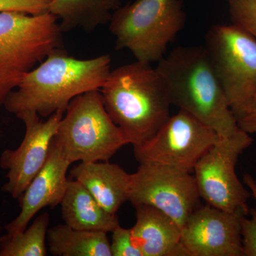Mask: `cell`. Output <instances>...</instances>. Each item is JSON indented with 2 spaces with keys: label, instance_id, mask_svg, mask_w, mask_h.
I'll return each instance as SVG.
<instances>
[{
  "label": "cell",
  "instance_id": "cell-1",
  "mask_svg": "<svg viewBox=\"0 0 256 256\" xmlns=\"http://www.w3.org/2000/svg\"><path fill=\"white\" fill-rule=\"evenodd\" d=\"M110 64L108 54L78 60L63 47L55 48L25 75L3 106L16 116L34 112L48 118L57 111L65 112L74 98L100 90L110 74Z\"/></svg>",
  "mask_w": 256,
  "mask_h": 256
},
{
  "label": "cell",
  "instance_id": "cell-2",
  "mask_svg": "<svg viewBox=\"0 0 256 256\" xmlns=\"http://www.w3.org/2000/svg\"><path fill=\"white\" fill-rule=\"evenodd\" d=\"M100 92L110 118L133 146L151 139L170 118L168 89L151 64L136 60L110 70Z\"/></svg>",
  "mask_w": 256,
  "mask_h": 256
},
{
  "label": "cell",
  "instance_id": "cell-3",
  "mask_svg": "<svg viewBox=\"0 0 256 256\" xmlns=\"http://www.w3.org/2000/svg\"><path fill=\"white\" fill-rule=\"evenodd\" d=\"M172 105L212 128L220 138L240 128L205 47L178 46L158 62Z\"/></svg>",
  "mask_w": 256,
  "mask_h": 256
},
{
  "label": "cell",
  "instance_id": "cell-4",
  "mask_svg": "<svg viewBox=\"0 0 256 256\" xmlns=\"http://www.w3.org/2000/svg\"><path fill=\"white\" fill-rule=\"evenodd\" d=\"M58 20L50 12H0V106L36 64L62 47Z\"/></svg>",
  "mask_w": 256,
  "mask_h": 256
},
{
  "label": "cell",
  "instance_id": "cell-5",
  "mask_svg": "<svg viewBox=\"0 0 256 256\" xmlns=\"http://www.w3.org/2000/svg\"><path fill=\"white\" fill-rule=\"evenodd\" d=\"M185 22L182 0H136L114 12L109 28L116 50L126 48L136 60L151 64L164 58Z\"/></svg>",
  "mask_w": 256,
  "mask_h": 256
},
{
  "label": "cell",
  "instance_id": "cell-6",
  "mask_svg": "<svg viewBox=\"0 0 256 256\" xmlns=\"http://www.w3.org/2000/svg\"><path fill=\"white\" fill-rule=\"evenodd\" d=\"M53 141L72 164L109 161L128 144L106 111L100 90L84 92L70 101Z\"/></svg>",
  "mask_w": 256,
  "mask_h": 256
},
{
  "label": "cell",
  "instance_id": "cell-7",
  "mask_svg": "<svg viewBox=\"0 0 256 256\" xmlns=\"http://www.w3.org/2000/svg\"><path fill=\"white\" fill-rule=\"evenodd\" d=\"M205 40L207 54L238 121L256 94V40L232 24L214 25Z\"/></svg>",
  "mask_w": 256,
  "mask_h": 256
},
{
  "label": "cell",
  "instance_id": "cell-8",
  "mask_svg": "<svg viewBox=\"0 0 256 256\" xmlns=\"http://www.w3.org/2000/svg\"><path fill=\"white\" fill-rule=\"evenodd\" d=\"M252 141L250 134L240 129L230 137L220 138L197 162L194 176L207 204L228 212L250 210L248 201L252 194L239 180L236 166Z\"/></svg>",
  "mask_w": 256,
  "mask_h": 256
},
{
  "label": "cell",
  "instance_id": "cell-9",
  "mask_svg": "<svg viewBox=\"0 0 256 256\" xmlns=\"http://www.w3.org/2000/svg\"><path fill=\"white\" fill-rule=\"evenodd\" d=\"M220 138L212 128L180 110L151 139L133 146L134 156L140 164L165 165L192 172Z\"/></svg>",
  "mask_w": 256,
  "mask_h": 256
},
{
  "label": "cell",
  "instance_id": "cell-10",
  "mask_svg": "<svg viewBox=\"0 0 256 256\" xmlns=\"http://www.w3.org/2000/svg\"><path fill=\"white\" fill-rule=\"evenodd\" d=\"M129 202L134 206L154 207L182 228L192 212L201 205L194 176L172 166L141 163L131 174Z\"/></svg>",
  "mask_w": 256,
  "mask_h": 256
},
{
  "label": "cell",
  "instance_id": "cell-11",
  "mask_svg": "<svg viewBox=\"0 0 256 256\" xmlns=\"http://www.w3.org/2000/svg\"><path fill=\"white\" fill-rule=\"evenodd\" d=\"M65 112L57 111L46 121L38 114L24 112L16 116L25 124L22 142L15 150H5L0 156V166L8 170V182L2 191L20 198L46 163L52 140Z\"/></svg>",
  "mask_w": 256,
  "mask_h": 256
},
{
  "label": "cell",
  "instance_id": "cell-12",
  "mask_svg": "<svg viewBox=\"0 0 256 256\" xmlns=\"http://www.w3.org/2000/svg\"><path fill=\"white\" fill-rule=\"evenodd\" d=\"M249 212L200 205L181 228L184 246L190 256H244L240 220Z\"/></svg>",
  "mask_w": 256,
  "mask_h": 256
},
{
  "label": "cell",
  "instance_id": "cell-13",
  "mask_svg": "<svg viewBox=\"0 0 256 256\" xmlns=\"http://www.w3.org/2000/svg\"><path fill=\"white\" fill-rule=\"evenodd\" d=\"M70 164L52 140L46 163L20 198V214L5 226L8 235L24 232L42 208L47 206L53 208L60 205L68 188L67 172Z\"/></svg>",
  "mask_w": 256,
  "mask_h": 256
},
{
  "label": "cell",
  "instance_id": "cell-14",
  "mask_svg": "<svg viewBox=\"0 0 256 256\" xmlns=\"http://www.w3.org/2000/svg\"><path fill=\"white\" fill-rule=\"evenodd\" d=\"M133 242L142 256H190L182 242L180 226L169 216L148 205L134 206Z\"/></svg>",
  "mask_w": 256,
  "mask_h": 256
},
{
  "label": "cell",
  "instance_id": "cell-15",
  "mask_svg": "<svg viewBox=\"0 0 256 256\" xmlns=\"http://www.w3.org/2000/svg\"><path fill=\"white\" fill-rule=\"evenodd\" d=\"M70 173L109 213H117L129 201L131 174L119 165L108 161L79 162Z\"/></svg>",
  "mask_w": 256,
  "mask_h": 256
},
{
  "label": "cell",
  "instance_id": "cell-16",
  "mask_svg": "<svg viewBox=\"0 0 256 256\" xmlns=\"http://www.w3.org/2000/svg\"><path fill=\"white\" fill-rule=\"evenodd\" d=\"M60 205L64 223L74 229L108 234L120 226L116 214L104 210L77 180H69Z\"/></svg>",
  "mask_w": 256,
  "mask_h": 256
},
{
  "label": "cell",
  "instance_id": "cell-17",
  "mask_svg": "<svg viewBox=\"0 0 256 256\" xmlns=\"http://www.w3.org/2000/svg\"><path fill=\"white\" fill-rule=\"evenodd\" d=\"M122 0H52L50 12L60 20L62 32L82 28L92 32L110 22Z\"/></svg>",
  "mask_w": 256,
  "mask_h": 256
},
{
  "label": "cell",
  "instance_id": "cell-18",
  "mask_svg": "<svg viewBox=\"0 0 256 256\" xmlns=\"http://www.w3.org/2000/svg\"><path fill=\"white\" fill-rule=\"evenodd\" d=\"M48 249L54 256H112L105 232L77 230L58 224L47 232Z\"/></svg>",
  "mask_w": 256,
  "mask_h": 256
},
{
  "label": "cell",
  "instance_id": "cell-19",
  "mask_svg": "<svg viewBox=\"0 0 256 256\" xmlns=\"http://www.w3.org/2000/svg\"><path fill=\"white\" fill-rule=\"evenodd\" d=\"M50 214H42L24 232L0 236V256H46Z\"/></svg>",
  "mask_w": 256,
  "mask_h": 256
},
{
  "label": "cell",
  "instance_id": "cell-20",
  "mask_svg": "<svg viewBox=\"0 0 256 256\" xmlns=\"http://www.w3.org/2000/svg\"><path fill=\"white\" fill-rule=\"evenodd\" d=\"M234 24L248 32L256 40V0H227Z\"/></svg>",
  "mask_w": 256,
  "mask_h": 256
},
{
  "label": "cell",
  "instance_id": "cell-21",
  "mask_svg": "<svg viewBox=\"0 0 256 256\" xmlns=\"http://www.w3.org/2000/svg\"><path fill=\"white\" fill-rule=\"evenodd\" d=\"M110 250L112 256H142L133 242L131 229L118 226L112 232Z\"/></svg>",
  "mask_w": 256,
  "mask_h": 256
},
{
  "label": "cell",
  "instance_id": "cell-22",
  "mask_svg": "<svg viewBox=\"0 0 256 256\" xmlns=\"http://www.w3.org/2000/svg\"><path fill=\"white\" fill-rule=\"evenodd\" d=\"M52 0H0V12H18L30 14L50 12Z\"/></svg>",
  "mask_w": 256,
  "mask_h": 256
},
{
  "label": "cell",
  "instance_id": "cell-23",
  "mask_svg": "<svg viewBox=\"0 0 256 256\" xmlns=\"http://www.w3.org/2000/svg\"><path fill=\"white\" fill-rule=\"evenodd\" d=\"M252 217H242L240 220V234L242 238V256H256V210H250Z\"/></svg>",
  "mask_w": 256,
  "mask_h": 256
},
{
  "label": "cell",
  "instance_id": "cell-24",
  "mask_svg": "<svg viewBox=\"0 0 256 256\" xmlns=\"http://www.w3.org/2000/svg\"><path fill=\"white\" fill-rule=\"evenodd\" d=\"M237 122L242 130L248 134H256V94L246 112Z\"/></svg>",
  "mask_w": 256,
  "mask_h": 256
},
{
  "label": "cell",
  "instance_id": "cell-25",
  "mask_svg": "<svg viewBox=\"0 0 256 256\" xmlns=\"http://www.w3.org/2000/svg\"><path fill=\"white\" fill-rule=\"evenodd\" d=\"M242 180H244V184L246 185L248 188L250 190L252 196L255 198L256 202V180L250 174H244ZM254 208L256 210V206Z\"/></svg>",
  "mask_w": 256,
  "mask_h": 256
},
{
  "label": "cell",
  "instance_id": "cell-26",
  "mask_svg": "<svg viewBox=\"0 0 256 256\" xmlns=\"http://www.w3.org/2000/svg\"><path fill=\"white\" fill-rule=\"evenodd\" d=\"M226 1H227V0H226Z\"/></svg>",
  "mask_w": 256,
  "mask_h": 256
}]
</instances>
